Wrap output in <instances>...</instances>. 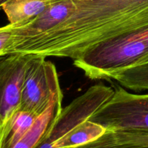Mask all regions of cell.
Masks as SVG:
<instances>
[{
	"instance_id": "cell-1",
	"label": "cell",
	"mask_w": 148,
	"mask_h": 148,
	"mask_svg": "<svg viewBox=\"0 0 148 148\" xmlns=\"http://www.w3.org/2000/svg\"><path fill=\"white\" fill-rule=\"evenodd\" d=\"M72 12L26 40L32 53L73 61L101 43L148 28V0H73Z\"/></svg>"
},
{
	"instance_id": "cell-2",
	"label": "cell",
	"mask_w": 148,
	"mask_h": 148,
	"mask_svg": "<svg viewBox=\"0 0 148 148\" xmlns=\"http://www.w3.org/2000/svg\"><path fill=\"white\" fill-rule=\"evenodd\" d=\"M72 62L92 80L111 81L124 71L148 62V28L100 43Z\"/></svg>"
},
{
	"instance_id": "cell-3",
	"label": "cell",
	"mask_w": 148,
	"mask_h": 148,
	"mask_svg": "<svg viewBox=\"0 0 148 148\" xmlns=\"http://www.w3.org/2000/svg\"><path fill=\"white\" fill-rule=\"evenodd\" d=\"M90 119L108 131L148 130V94H136L122 86Z\"/></svg>"
},
{
	"instance_id": "cell-4",
	"label": "cell",
	"mask_w": 148,
	"mask_h": 148,
	"mask_svg": "<svg viewBox=\"0 0 148 148\" xmlns=\"http://www.w3.org/2000/svg\"><path fill=\"white\" fill-rule=\"evenodd\" d=\"M61 89L56 66L44 56L33 55L25 76L19 110L38 116Z\"/></svg>"
},
{
	"instance_id": "cell-5",
	"label": "cell",
	"mask_w": 148,
	"mask_h": 148,
	"mask_svg": "<svg viewBox=\"0 0 148 148\" xmlns=\"http://www.w3.org/2000/svg\"><path fill=\"white\" fill-rule=\"evenodd\" d=\"M114 92V88L102 84L88 88L62 109L36 148H53V142L78 124L90 119L112 97Z\"/></svg>"
},
{
	"instance_id": "cell-6",
	"label": "cell",
	"mask_w": 148,
	"mask_h": 148,
	"mask_svg": "<svg viewBox=\"0 0 148 148\" xmlns=\"http://www.w3.org/2000/svg\"><path fill=\"white\" fill-rule=\"evenodd\" d=\"M33 54L0 56V123L3 128L19 110L25 76Z\"/></svg>"
},
{
	"instance_id": "cell-7",
	"label": "cell",
	"mask_w": 148,
	"mask_h": 148,
	"mask_svg": "<svg viewBox=\"0 0 148 148\" xmlns=\"http://www.w3.org/2000/svg\"><path fill=\"white\" fill-rule=\"evenodd\" d=\"M62 90L58 91L51 101L47 109L37 116L28 131L12 148H36L41 142L46 132L62 112Z\"/></svg>"
},
{
	"instance_id": "cell-8",
	"label": "cell",
	"mask_w": 148,
	"mask_h": 148,
	"mask_svg": "<svg viewBox=\"0 0 148 148\" xmlns=\"http://www.w3.org/2000/svg\"><path fill=\"white\" fill-rule=\"evenodd\" d=\"M106 129L100 124L86 120L78 124L52 144L53 148H75L94 141L102 136Z\"/></svg>"
},
{
	"instance_id": "cell-9",
	"label": "cell",
	"mask_w": 148,
	"mask_h": 148,
	"mask_svg": "<svg viewBox=\"0 0 148 148\" xmlns=\"http://www.w3.org/2000/svg\"><path fill=\"white\" fill-rule=\"evenodd\" d=\"M52 0H9L2 6L10 24H21L41 14Z\"/></svg>"
},
{
	"instance_id": "cell-10",
	"label": "cell",
	"mask_w": 148,
	"mask_h": 148,
	"mask_svg": "<svg viewBox=\"0 0 148 148\" xmlns=\"http://www.w3.org/2000/svg\"><path fill=\"white\" fill-rule=\"evenodd\" d=\"M112 80L132 90H148V62L124 71Z\"/></svg>"
},
{
	"instance_id": "cell-11",
	"label": "cell",
	"mask_w": 148,
	"mask_h": 148,
	"mask_svg": "<svg viewBox=\"0 0 148 148\" xmlns=\"http://www.w3.org/2000/svg\"><path fill=\"white\" fill-rule=\"evenodd\" d=\"M111 132L114 138L120 143L148 147V130H127Z\"/></svg>"
},
{
	"instance_id": "cell-12",
	"label": "cell",
	"mask_w": 148,
	"mask_h": 148,
	"mask_svg": "<svg viewBox=\"0 0 148 148\" xmlns=\"http://www.w3.org/2000/svg\"><path fill=\"white\" fill-rule=\"evenodd\" d=\"M75 148H148L133 145L126 144L117 141L111 131L107 130L102 136L94 141Z\"/></svg>"
},
{
	"instance_id": "cell-13",
	"label": "cell",
	"mask_w": 148,
	"mask_h": 148,
	"mask_svg": "<svg viewBox=\"0 0 148 148\" xmlns=\"http://www.w3.org/2000/svg\"><path fill=\"white\" fill-rule=\"evenodd\" d=\"M8 1L9 0H0V8H1V7H2V6Z\"/></svg>"
},
{
	"instance_id": "cell-14",
	"label": "cell",
	"mask_w": 148,
	"mask_h": 148,
	"mask_svg": "<svg viewBox=\"0 0 148 148\" xmlns=\"http://www.w3.org/2000/svg\"><path fill=\"white\" fill-rule=\"evenodd\" d=\"M2 131H3V127H2V125L1 124V123H0V139H1V133H2Z\"/></svg>"
}]
</instances>
